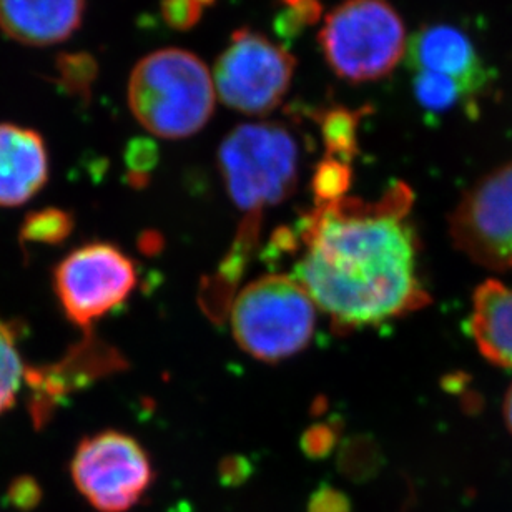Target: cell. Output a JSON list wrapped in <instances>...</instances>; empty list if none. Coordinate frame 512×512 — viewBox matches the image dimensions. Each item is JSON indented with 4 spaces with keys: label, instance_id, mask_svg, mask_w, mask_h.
Returning <instances> with one entry per match:
<instances>
[{
    "label": "cell",
    "instance_id": "obj_1",
    "mask_svg": "<svg viewBox=\"0 0 512 512\" xmlns=\"http://www.w3.org/2000/svg\"><path fill=\"white\" fill-rule=\"evenodd\" d=\"M411 203L413 193L398 183L378 205L341 200L308 217L293 278L336 325L378 326L428 305Z\"/></svg>",
    "mask_w": 512,
    "mask_h": 512
},
{
    "label": "cell",
    "instance_id": "obj_2",
    "mask_svg": "<svg viewBox=\"0 0 512 512\" xmlns=\"http://www.w3.org/2000/svg\"><path fill=\"white\" fill-rule=\"evenodd\" d=\"M133 117L155 137L178 140L200 132L215 112V84L207 65L183 49L143 57L128 80Z\"/></svg>",
    "mask_w": 512,
    "mask_h": 512
},
{
    "label": "cell",
    "instance_id": "obj_3",
    "mask_svg": "<svg viewBox=\"0 0 512 512\" xmlns=\"http://www.w3.org/2000/svg\"><path fill=\"white\" fill-rule=\"evenodd\" d=\"M316 310L293 276H261L243 288L233 303V336L256 360H286L310 345Z\"/></svg>",
    "mask_w": 512,
    "mask_h": 512
},
{
    "label": "cell",
    "instance_id": "obj_4",
    "mask_svg": "<svg viewBox=\"0 0 512 512\" xmlns=\"http://www.w3.org/2000/svg\"><path fill=\"white\" fill-rule=\"evenodd\" d=\"M318 42L333 72L360 84L396 69L406 54V29L388 0H343L326 15Z\"/></svg>",
    "mask_w": 512,
    "mask_h": 512
},
{
    "label": "cell",
    "instance_id": "obj_5",
    "mask_svg": "<svg viewBox=\"0 0 512 512\" xmlns=\"http://www.w3.org/2000/svg\"><path fill=\"white\" fill-rule=\"evenodd\" d=\"M298 167V143L280 124L238 125L218 148L223 182L243 212L283 202L295 190Z\"/></svg>",
    "mask_w": 512,
    "mask_h": 512
},
{
    "label": "cell",
    "instance_id": "obj_6",
    "mask_svg": "<svg viewBox=\"0 0 512 512\" xmlns=\"http://www.w3.org/2000/svg\"><path fill=\"white\" fill-rule=\"evenodd\" d=\"M293 55L255 30L238 29L215 64L213 84L230 109L266 115L283 102L295 74Z\"/></svg>",
    "mask_w": 512,
    "mask_h": 512
},
{
    "label": "cell",
    "instance_id": "obj_7",
    "mask_svg": "<svg viewBox=\"0 0 512 512\" xmlns=\"http://www.w3.org/2000/svg\"><path fill=\"white\" fill-rule=\"evenodd\" d=\"M72 479L100 512H127L153 483L147 451L137 439L104 431L80 443L72 459Z\"/></svg>",
    "mask_w": 512,
    "mask_h": 512
},
{
    "label": "cell",
    "instance_id": "obj_8",
    "mask_svg": "<svg viewBox=\"0 0 512 512\" xmlns=\"http://www.w3.org/2000/svg\"><path fill=\"white\" fill-rule=\"evenodd\" d=\"M135 286V263L110 243L85 245L70 253L55 270L60 305L82 330L122 305Z\"/></svg>",
    "mask_w": 512,
    "mask_h": 512
},
{
    "label": "cell",
    "instance_id": "obj_9",
    "mask_svg": "<svg viewBox=\"0 0 512 512\" xmlns=\"http://www.w3.org/2000/svg\"><path fill=\"white\" fill-rule=\"evenodd\" d=\"M461 252L491 270L512 268V162L471 188L451 218Z\"/></svg>",
    "mask_w": 512,
    "mask_h": 512
},
{
    "label": "cell",
    "instance_id": "obj_10",
    "mask_svg": "<svg viewBox=\"0 0 512 512\" xmlns=\"http://www.w3.org/2000/svg\"><path fill=\"white\" fill-rule=\"evenodd\" d=\"M409 67L446 75L473 100L488 84V74L478 50L463 30L453 25H426L408 44Z\"/></svg>",
    "mask_w": 512,
    "mask_h": 512
},
{
    "label": "cell",
    "instance_id": "obj_11",
    "mask_svg": "<svg viewBox=\"0 0 512 512\" xmlns=\"http://www.w3.org/2000/svg\"><path fill=\"white\" fill-rule=\"evenodd\" d=\"M49 155L39 133L0 124V207H19L44 188Z\"/></svg>",
    "mask_w": 512,
    "mask_h": 512
},
{
    "label": "cell",
    "instance_id": "obj_12",
    "mask_svg": "<svg viewBox=\"0 0 512 512\" xmlns=\"http://www.w3.org/2000/svg\"><path fill=\"white\" fill-rule=\"evenodd\" d=\"M85 0H0V30L19 44L50 47L84 19Z\"/></svg>",
    "mask_w": 512,
    "mask_h": 512
},
{
    "label": "cell",
    "instance_id": "obj_13",
    "mask_svg": "<svg viewBox=\"0 0 512 512\" xmlns=\"http://www.w3.org/2000/svg\"><path fill=\"white\" fill-rule=\"evenodd\" d=\"M468 330L486 360L512 370V288L484 281L474 291Z\"/></svg>",
    "mask_w": 512,
    "mask_h": 512
},
{
    "label": "cell",
    "instance_id": "obj_14",
    "mask_svg": "<svg viewBox=\"0 0 512 512\" xmlns=\"http://www.w3.org/2000/svg\"><path fill=\"white\" fill-rule=\"evenodd\" d=\"M366 109H348L335 105L318 115L321 137L325 143L326 157L350 163L358 155V128Z\"/></svg>",
    "mask_w": 512,
    "mask_h": 512
},
{
    "label": "cell",
    "instance_id": "obj_15",
    "mask_svg": "<svg viewBox=\"0 0 512 512\" xmlns=\"http://www.w3.org/2000/svg\"><path fill=\"white\" fill-rule=\"evenodd\" d=\"M413 89L416 100L429 112H448L461 102H469L464 90L446 75L416 70L413 72Z\"/></svg>",
    "mask_w": 512,
    "mask_h": 512
},
{
    "label": "cell",
    "instance_id": "obj_16",
    "mask_svg": "<svg viewBox=\"0 0 512 512\" xmlns=\"http://www.w3.org/2000/svg\"><path fill=\"white\" fill-rule=\"evenodd\" d=\"M24 375L15 331L0 320V414L14 406Z\"/></svg>",
    "mask_w": 512,
    "mask_h": 512
},
{
    "label": "cell",
    "instance_id": "obj_17",
    "mask_svg": "<svg viewBox=\"0 0 512 512\" xmlns=\"http://www.w3.org/2000/svg\"><path fill=\"white\" fill-rule=\"evenodd\" d=\"M74 230V218L70 213L59 208H45L39 212L30 213L25 218L20 240L29 243H44V245H59L70 237Z\"/></svg>",
    "mask_w": 512,
    "mask_h": 512
},
{
    "label": "cell",
    "instance_id": "obj_18",
    "mask_svg": "<svg viewBox=\"0 0 512 512\" xmlns=\"http://www.w3.org/2000/svg\"><path fill=\"white\" fill-rule=\"evenodd\" d=\"M350 185V163L340 162L331 157H326L320 162L311 180V190L315 193L316 202L320 207L341 202L345 193L350 190Z\"/></svg>",
    "mask_w": 512,
    "mask_h": 512
},
{
    "label": "cell",
    "instance_id": "obj_19",
    "mask_svg": "<svg viewBox=\"0 0 512 512\" xmlns=\"http://www.w3.org/2000/svg\"><path fill=\"white\" fill-rule=\"evenodd\" d=\"M323 17L321 0H280L275 30L286 42L295 40L306 29Z\"/></svg>",
    "mask_w": 512,
    "mask_h": 512
},
{
    "label": "cell",
    "instance_id": "obj_20",
    "mask_svg": "<svg viewBox=\"0 0 512 512\" xmlns=\"http://www.w3.org/2000/svg\"><path fill=\"white\" fill-rule=\"evenodd\" d=\"M62 84L70 94L89 99L90 90L97 79V60L89 54H65L59 60Z\"/></svg>",
    "mask_w": 512,
    "mask_h": 512
},
{
    "label": "cell",
    "instance_id": "obj_21",
    "mask_svg": "<svg viewBox=\"0 0 512 512\" xmlns=\"http://www.w3.org/2000/svg\"><path fill=\"white\" fill-rule=\"evenodd\" d=\"M158 147L152 138L138 137L128 142L125 148V163L128 168V178L135 187H142L148 182L150 173L158 163Z\"/></svg>",
    "mask_w": 512,
    "mask_h": 512
},
{
    "label": "cell",
    "instance_id": "obj_22",
    "mask_svg": "<svg viewBox=\"0 0 512 512\" xmlns=\"http://www.w3.org/2000/svg\"><path fill=\"white\" fill-rule=\"evenodd\" d=\"M160 10L165 24L180 32L195 27L203 15V7L197 0H162Z\"/></svg>",
    "mask_w": 512,
    "mask_h": 512
},
{
    "label": "cell",
    "instance_id": "obj_23",
    "mask_svg": "<svg viewBox=\"0 0 512 512\" xmlns=\"http://www.w3.org/2000/svg\"><path fill=\"white\" fill-rule=\"evenodd\" d=\"M9 499L10 503L14 504L15 508L20 509V511H30L40 503L42 489L34 478L20 476V478L15 479L9 488Z\"/></svg>",
    "mask_w": 512,
    "mask_h": 512
},
{
    "label": "cell",
    "instance_id": "obj_24",
    "mask_svg": "<svg viewBox=\"0 0 512 512\" xmlns=\"http://www.w3.org/2000/svg\"><path fill=\"white\" fill-rule=\"evenodd\" d=\"M336 443L335 429L328 426H315L303 436L301 446L310 458H325Z\"/></svg>",
    "mask_w": 512,
    "mask_h": 512
},
{
    "label": "cell",
    "instance_id": "obj_25",
    "mask_svg": "<svg viewBox=\"0 0 512 512\" xmlns=\"http://www.w3.org/2000/svg\"><path fill=\"white\" fill-rule=\"evenodd\" d=\"M308 512H350V499L330 486H323L311 496Z\"/></svg>",
    "mask_w": 512,
    "mask_h": 512
},
{
    "label": "cell",
    "instance_id": "obj_26",
    "mask_svg": "<svg viewBox=\"0 0 512 512\" xmlns=\"http://www.w3.org/2000/svg\"><path fill=\"white\" fill-rule=\"evenodd\" d=\"M504 419H506L509 431L512 433V386L506 394V401H504Z\"/></svg>",
    "mask_w": 512,
    "mask_h": 512
},
{
    "label": "cell",
    "instance_id": "obj_27",
    "mask_svg": "<svg viewBox=\"0 0 512 512\" xmlns=\"http://www.w3.org/2000/svg\"><path fill=\"white\" fill-rule=\"evenodd\" d=\"M197 2L198 4L202 5L203 9H205V7H212V5L217 2V0H197Z\"/></svg>",
    "mask_w": 512,
    "mask_h": 512
}]
</instances>
